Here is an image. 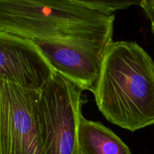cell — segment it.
Wrapping results in <instances>:
<instances>
[{"instance_id":"ba28073f","label":"cell","mask_w":154,"mask_h":154,"mask_svg":"<svg viewBox=\"0 0 154 154\" xmlns=\"http://www.w3.org/2000/svg\"><path fill=\"white\" fill-rule=\"evenodd\" d=\"M81 3L91 10L99 12L104 15L112 16L117 11L126 9L134 5H139L140 2L135 1H85Z\"/></svg>"},{"instance_id":"52a82bcc","label":"cell","mask_w":154,"mask_h":154,"mask_svg":"<svg viewBox=\"0 0 154 154\" xmlns=\"http://www.w3.org/2000/svg\"><path fill=\"white\" fill-rule=\"evenodd\" d=\"M78 145L81 154H132L129 147L109 128L84 116L78 126Z\"/></svg>"},{"instance_id":"8992f818","label":"cell","mask_w":154,"mask_h":154,"mask_svg":"<svg viewBox=\"0 0 154 154\" xmlns=\"http://www.w3.org/2000/svg\"><path fill=\"white\" fill-rule=\"evenodd\" d=\"M54 71L32 42L0 32V75L25 88L41 90Z\"/></svg>"},{"instance_id":"9c48e42d","label":"cell","mask_w":154,"mask_h":154,"mask_svg":"<svg viewBox=\"0 0 154 154\" xmlns=\"http://www.w3.org/2000/svg\"><path fill=\"white\" fill-rule=\"evenodd\" d=\"M139 5L151 22V26L154 25V0H141Z\"/></svg>"},{"instance_id":"3957f363","label":"cell","mask_w":154,"mask_h":154,"mask_svg":"<svg viewBox=\"0 0 154 154\" xmlns=\"http://www.w3.org/2000/svg\"><path fill=\"white\" fill-rule=\"evenodd\" d=\"M84 90L54 72L40 90L38 120L45 154H81L78 126Z\"/></svg>"},{"instance_id":"7a4b0ae2","label":"cell","mask_w":154,"mask_h":154,"mask_svg":"<svg viewBox=\"0 0 154 154\" xmlns=\"http://www.w3.org/2000/svg\"><path fill=\"white\" fill-rule=\"evenodd\" d=\"M114 15L81 0H0V32L36 42L82 41L109 44Z\"/></svg>"},{"instance_id":"277c9868","label":"cell","mask_w":154,"mask_h":154,"mask_svg":"<svg viewBox=\"0 0 154 154\" xmlns=\"http://www.w3.org/2000/svg\"><path fill=\"white\" fill-rule=\"evenodd\" d=\"M40 90L0 75V154H45L39 132Z\"/></svg>"},{"instance_id":"6da1fadb","label":"cell","mask_w":154,"mask_h":154,"mask_svg":"<svg viewBox=\"0 0 154 154\" xmlns=\"http://www.w3.org/2000/svg\"><path fill=\"white\" fill-rule=\"evenodd\" d=\"M91 92L110 123L132 132L154 125V62L135 42L107 45Z\"/></svg>"},{"instance_id":"30bf717a","label":"cell","mask_w":154,"mask_h":154,"mask_svg":"<svg viewBox=\"0 0 154 154\" xmlns=\"http://www.w3.org/2000/svg\"><path fill=\"white\" fill-rule=\"evenodd\" d=\"M151 29H152V32H153V38H154V25L151 26Z\"/></svg>"},{"instance_id":"5b68a950","label":"cell","mask_w":154,"mask_h":154,"mask_svg":"<svg viewBox=\"0 0 154 154\" xmlns=\"http://www.w3.org/2000/svg\"><path fill=\"white\" fill-rule=\"evenodd\" d=\"M54 72L92 91L99 78L104 52L108 44L82 41L33 42Z\"/></svg>"}]
</instances>
